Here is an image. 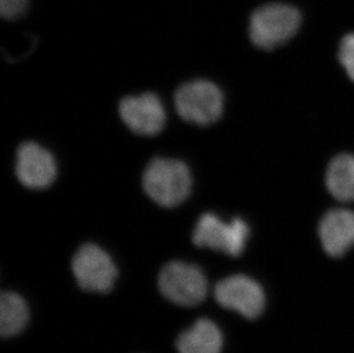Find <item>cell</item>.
Instances as JSON below:
<instances>
[{
	"label": "cell",
	"instance_id": "8",
	"mask_svg": "<svg viewBox=\"0 0 354 353\" xmlns=\"http://www.w3.org/2000/svg\"><path fill=\"white\" fill-rule=\"evenodd\" d=\"M120 115L132 132L145 137L160 134L167 120L163 104L154 93L124 98L120 104Z\"/></svg>",
	"mask_w": 354,
	"mask_h": 353
},
{
	"label": "cell",
	"instance_id": "10",
	"mask_svg": "<svg viewBox=\"0 0 354 353\" xmlns=\"http://www.w3.org/2000/svg\"><path fill=\"white\" fill-rule=\"evenodd\" d=\"M319 237L324 251L331 257H342L354 246V211L333 209L319 225Z\"/></svg>",
	"mask_w": 354,
	"mask_h": 353
},
{
	"label": "cell",
	"instance_id": "7",
	"mask_svg": "<svg viewBox=\"0 0 354 353\" xmlns=\"http://www.w3.org/2000/svg\"><path fill=\"white\" fill-rule=\"evenodd\" d=\"M214 298L228 310L236 311L247 319H256L265 309V293L261 284L247 275L225 278L214 287Z\"/></svg>",
	"mask_w": 354,
	"mask_h": 353
},
{
	"label": "cell",
	"instance_id": "3",
	"mask_svg": "<svg viewBox=\"0 0 354 353\" xmlns=\"http://www.w3.org/2000/svg\"><path fill=\"white\" fill-rule=\"evenodd\" d=\"M174 104L183 120L198 127L219 120L224 111V96L216 84L196 80L181 85L174 96Z\"/></svg>",
	"mask_w": 354,
	"mask_h": 353
},
{
	"label": "cell",
	"instance_id": "14",
	"mask_svg": "<svg viewBox=\"0 0 354 353\" xmlns=\"http://www.w3.org/2000/svg\"><path fill=\"white\" fill-rule=\"evenodd\" d=\"M338 57L348 76L354 82V33L342 39Z\"/></svg>",
	"mask_w": 354,
	"mask_h": 353
},
{
	"label": "cell",
	"instance_id": "4",
	"mask_svg": "<svg viewBox=\"0 0 354 353\" xmlns=\"http://www.w3.org/2000/svg\"><path fill=\"white\" fill-rule=\"evenodd\" d=\"M250 228L243 219L235 218L225 223L214 213H203L197 220L193 233L196 247L209 248L228 256L237 257L243 253Z\"/></svg>",
	"mask_w": 354,
	"mask_h": 353
},
{
	"label": "cell",
	"instance_id": "2",
	"mask_svg": "<svg viewBox=\"0 0 354 353\" xmlns=\"http://www.w3.org/2000/svg\"><path fill=\"white\" fill-rule=\"evenodd\" d=\"M301 15L297 8L282 3L259 7L250 17L249 35L254 46L273 50L297 34Z\"/></svg>",
	"mask_w": 354,
	"mask_h": 353
},
{
	"label": "cell",
	"instance_id": "12",
	"mask_svg": "<svg viewBox=\"0 0 354 353\" xmlns=\"http://www.w3.org/2000/svg\"><path fill=\"white\" fill-rule=\"evenodd\" d=\"M326 186L341 202H354V156L342 154L335 157L326 171Z\"/></svg>",
	"mask_w": 354,
	"mask_h": 353
},
{
	"label": "cell",
	"instance_id": "11",
	"mask_svg": "<svg viewBox=\"0 0 354 353\" xmlns=\"http://www.w3.org/2000/svg\"><path fill=\"white\" fill-rule=\"evenodd\" d=\"M223 343L219 327L210 319L202 318L178 336L176 347L179 353H221Z\"/></svg>",
	"mask_w": 354,
	"mask_h": 353
},
{
	"label": "cell",
	"instance_id": "6",
	"mask_svg": "<svg viewBox=\"0 0 354 353\" xmlns=\"http://www.w3.org/2000/svg\"><path fill=\"white\" fill-rule=\"evenodd\" d=\"M73 272L78 286L91 293H109L118 279L111 257L97 244L82 246L73 258Z\"/></svg>",
	"mask_w": 354,
	"mask_h": 353
},
{
	"label": "cell",
	"instance_id": "13",
	"mask_svg": "<svg viewBox=\"0 0 354 353\" xmlns=\"http://www.w3.org/2000/svg\"><path fill=\"white\" fill-rule=\"evenodd\" d=\"M29 310L24 298L5 291L0 297V333L3 337L15 336L27 326Z\"/></svg>",
	"mask_w": 354,
	"mask_h": 353
},
{
	"label": "cell",
	"instance_id": "5",
	"mask_svg": "<svg viewBox=\"0 0 354 353\" xmlns=\"http://www.w3.org/2000/svg\"><path fill=\"white\" fill-rule=\"evenodd\" d=\"M160 293L180 307H196L207 295V281L203 272L184 262H171L158 277Z\"/></svg>",
	"mask_w": 354,
	"mask_h": 353
},
{
	"label": "cell",
	"instance_id": "9",
	"mask_svg": "<svg viewBox=\"0 0 354 353\" xmlns=\"http://www.w3.org/2000/svg\"><path fill=\"white\" fill-rule=\"evenodd\" d=\"M15 172L24 186L45 190L57 178V163L48 150L30 141L22 143L17 150Z\"/></svg>",
	"mask_w": 354,
	"mask_h": 353
},
{
	"label": "cell",
	"instance_id": "1",
	"mask_svg": "<svg viewBox=\"0 0 354 353\" xmlns=\"http://www.w3.org/2000/svg\"><path fill=\"white\" fill-rule=\"evenodd\" d=\"M142 186L155 203L165 208L177 207L191 194V171L181 161L158 157L146 168Z\"/></svg>",
	"mask_w": 354,
	"mask_h": 353
},
{
	"label": "cell",
	"instance_id": "15",
	"mask_svg": "<svg viewBox=\"0 0 354 353\" xmlns=\"http://www.w3.org/2000/svg\"><path fill=\"white\" fill-rule=\"evenodd\" d=\"M29 0H0V14L6 20H17L28 8Z\"/></svg>",
	"mask_w": 354,
	"mask_h": 353
}]
</instances>
